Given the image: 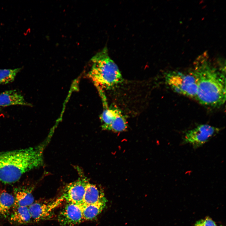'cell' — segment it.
I'll use <instances>...</instances> for the list:
<instances>
[{
	"label": "cell",
	"mask_w": 226,
	"mask_h": 226,
	"mask_svg": "<svg viewBox=\"0 0 226 226\" xmlns=\"http://www.w3.org/2000/svg\"><path fill=\"white\" fill-rule=\"evenodd\" d=\"M52 136L49 134L34 147L0 153V181L14 183L26 173L42 166L44 152Z\"/></svg>",
	"instance_id": "6da1fadb"
},
{
	"label": "cell",
	"mask_w": 226,
	"mask_h": 226,
	"mask_svg": "<svg viewBox=\"0 0 226 226\" xmlns=\"http://www.w3.org/2000/svg\"><path fill=\"white\" fill-rule=\"evenodd\" d=\"M207 56L206 53L199 56L192 71L197 84L196 100L204 105L218 107L225 101L226 78L211 65Z\"/></svg>",
	"instance_id": "7a4b0ae2"
},
{
	"label": "cell",
	"mask_w": 226,
	"mask_h": 226,
	"mask_svg": "<svg viewBox=\"0 0 226 226\" xmlns=\"http://www.w3.org/2000/svg\"><path fill=\"white\" fill-rule=\"evenodd\" d=\"M91 61L88 76L98 91L112 89L122 82L120 71L109 56L106 47L93 56Z\"/></svg>",
	"instance_id": "3957f363"
},
{
	"label": "cell",
	"mask_w": 226,
	"mask_h": 226,
	"mask_svg": "<svg viewBox=\"0 0 226 226\" xmlns=\"http://www.w3.org/2000/svg\"><path fill=\"white\" fill-rule=\"evenodd\" d=\"M165 79L166 83L175 92L196 100L197 84L192 71L188 73L171 71L166 74Z\"/></svg>",
	"instance_id": "277c9868"
},
{
	"label": "cell",
	"mask_w": 226,
	"mask_h": 226,
	"mask_svg": "<svg viewBox=\"0 0 226 226\" xmlns=\"http://www.w3.org/2000/svg\"><path fill=\"white\" fill-rule=\"evenodd\" d=\"M102 100L104 109L100 117L102 129L116 132L126 131L127 124L121 111L115 106L108 107L106 99H102Z\"/></svg>",
	"instance_id": "5b68a950"
},
{
	"label": "cell",
	"mask_w": 226,
	"mask_h": 226,
	"mask_svg": "<svg viewBox=\"0 0 226 226\" xmlns=\"http://www.w3.org/2000/svg\"><path fill=\"white\" fill-rule=\"evenodd\" d=\"M76 168L79 175L78 179L67 184L60 196L67 202L80 206L83 204L86 187L89 181L80 168Z\"/></svg>",
	"instance_id": "8992f818"
},
{
	"label": "cell",
	"mask_w": 226,
	"mask_h": 226,
	"mask_svg": "<svg viewBox=\"0 0 226 226\" xmlns=\"http://www.w3.org/2000/svg\"><path fill=\"white\" fill-rule=\"evenodd\" d=\"M219 131L218 128L208 124H200L185 133L182 143L189 144L196 148L207 142Z\"/></svg>",
	"instance_id": "52a82bcc"
},
{
	"label": "cell",
	"mask_w": 226,
	"mask_h": 226,
	"mask_svg": "<svg viewBox=\"0 0 226 226\" xmlns=\"http://www.w3.org/2000/svg\"><path fill=\"white\" fill-rule=\"evenodd\" d=\"M64 201L60 196L51 201H34L29 207L32 220L37 222L51 218L54 210Z\"/></svg>",
	"instance_id": "ba28073f"
},
{
	"label": "cell",
	"mask_w": 226,
	"mask_h": 226,
	"mask_svg": "<svg viewBox=\"0 0 226 226\" xmlns=\"http://www.w3.org/2000/svg\"><path fill=\"white\" fill-rule=\"evenodd\" d=\"M57 218L60 226H76L84 221L80 206L71 202H67Z\"/></svg>",
	"instance_id": "9c48e42d"
},
{
	"label": "cell",
	"mask_w": 226,
	"mask_h": 226,
	"mask_svg": "<svg viewBox=\"0 0 226 226\" xmlns=\"http://www.w3.org/2000/svg\"><path fill=\"white\" fill-rule=\"evenodd\" d=\"M33 187L30 186H21L15 188L13 196L15 206L29 207L35 201L33 194Z\"/></svg>",
	"instance_id": "30bf717a"
},
{
	"label": "cell",
	"mask_w": 226,
	"mask_h": 226,
	"mask_svg": "<svg viewBox=\"0 0 226 226\" xmlns=\"http://www.w3.org/2000/svg\"><path fill=\"white\" fill-rule=\"evenodd\" d=\"M13 105L32 106V105L26 101L23 95L16 90L6 91L0 94V107Z\"/></svg>",
	"instance_id": "8fae6325"
},
{
	"label": "cell",
	"mask_w": 226,
	"mask_h": 226,
	"mask_svg": "<svg viewBox=\"0 0 226 226\" xmlns=\"http://www.w3.org/2000/svg\"><path fill=\"white\" fill-rule=\"evenodd\" d=\"M103 202H107V200L102 189L89 181L86 187L83 204H94Z\"/></svg>",
	"instance_id": "7c38bea8"
},
{
	"label": "cell",
	"mask_w": 226,
	"mask_h": 226,
	"mask_svg": "<svg viewBox=\"0 0 226 226\" xmlns=\"http://www.w3.org/2000/svg\"><path fill=\"white\" fill-rule=\"evenodd\" d=\"M8 218L11 222L18 224H27L32 221L29 207L25 206H14Z\"/></svg>",
	"instance_id": "4fadbf2b"
},
{
	"label": "cell",
	"mask_w": 226,
	"mask_h": 226,
	"mask_svg": "<svg viewBox=\"0 0 226 226\" xmlns=\"http://www.w3.org/2000/svg\"><path fill=\"white\" fill-rule=\"evenodd\" d=\"M13 195L4 190H0V217H8L14 205Z\"/></svg>",
	"instance_id": "5bb4252c"
},
{
	"label": "cell",
	"mask_w": 226,
	"mask_h": 226,
	"mask_svg": "<svg viewBox=\"0 0 226 226\" xmlns=\"http://www.w3.org/2000/svg\"><path fill=\"white\" fill-rule=\"evenodd\" d=\"M107 202L94 204H83L80 206L84 220H89L95 218L103 210Z\"/></svg>",
	"instance_id": "9a60e30c"
},
{
	"label": "cell",
	"mask_w": 226,
	"mask_h": 226,
	"mask_svg": "<svg viewBox=\"0 0 226 226\" xmlns=\"http://www.w3.org/2000/svg\"><path fill=\"white\" fill-rule=\"evenodd\" d=\"M21 68L0 69V84H6L13 82Z\"/></svg>",
	"instance_id": "2e32d148"
},
{
	"label": "cell",
	"mask_w": 226,
	"mask_h": 226,
	"mask_svg": "<svg viewBox=\"0 0 226 226\" xmlns=\"http://www.w3.org/2000/svg\"><path fill=\"white\" fill-rule=\"evenodd\" d=\"M194 226H217L215 223L210 218L207 217L197 221Z\"/></svg>",
	"instance_id": "e0dca14e"
},
{
	"label": "cell",
	"mask_w": 226,
	"mask_h": 226,
	"mask_svg": "<svg viewBox=\"0 0 226 226\" xmlns=\"http://www.w3.org/2000/svg\"><path fill=\"white\" fill-rule=\"evenodd\" d=\"M1 110V109H0V111Z\"/></svg>",
	"instance_id": "ac0fdd59"
}]
</instances>
